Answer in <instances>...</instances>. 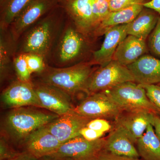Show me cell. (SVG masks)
Masks as SVG:
<instances>
[{"label": "cell", "mask_w": 160, "mask_h": 160, "mask_svg": "<svg viewBox=\"0 0 160 160\" xmlns=\"http://www.w3.org/2000/svg\"><path fill=\"white\" fill-rule=\"evenodd\" d=\"M59 117L51 112L41 111L29 107L15 108L6 114L3 121V128L12 142L22 145L32 132Z\"/></svg>", "instance_id": "1"}, {"label": "cell", "mask_w": 160, "mask_h": 160, "mask_svg": "<svg viewBox=\"0 0 160 160\" xmlns=\"http://www.w3.org/2000/svg\"><path fill=\"white\" fill-rule=\"evenodd\" d=\"M92 62L79 63L65 68L47 67L41 74V82L57 87L72 96L86 92V86L96 69Z\"/></svg>", "instance_id": "2"}, {"label": "cell", "mask_w": 160, "mask_h": 160, "mask_svg": "<svg viewBox=\"0 0 160 160\" xmlns=\"http://www.w3.org/2000/svg\"><path fill=\"white\" fill-rule=\"evenodd\" d=\"M60 22L54 15L41 19L26 32L20 53H34L46 58L50 53L60 31Z\"/></svg>", "instance_id": "3"}, {"label": "cell", "mask_w": 160, "mask_h": 160, "mask_svg": "<svg viewBox=\"0 0 160 160\" xmlns=\"http://www.w3.org/2000/svg\"><path fill=\"white\" fill-rule=\"evenodd\" d=\"M104 92L122 112H147L159 116L158 109L147 97L145 89L135 82L122 83Z\"/></svg>", "instance_id": "4"}, {"label": "cell", "mask_w": 160, "mask_h": 160, "mask_svg": "<svg viewBox=\"0 0 160 160\" xmlns=\"http://www.w3.org/2000/svg\"><path fill=\"white\" fill-rule=\"evenodd\" d=\"M129 82H135L134 78L129 69L127 66L112 60L106 66L96 69L89 78L86 93L89 95L106 91Z\"/></svg>", "instance_id": "5"}, {"label": "cell", "mask_w": 160, "mask_h": 160, "mask_svg": "<svg viewBox=\"0 0 160 160\" xmlns=\"http://www.w3.org/2000/svg\"><path fill=\"white\" fill-rule=\"evenodd\" d=\"M106 143V138L89 141L79 136L62 143L49 156L61 160H97Z\"/></svg>", "instance_id": "6"}, {"label": "cell", "mask_w": 160, "mask_h": 160, "mask_svg": "<svg viewBox=\"0 0 160 160\" xmlns=\"http://www.w3.org/2000/svg\"><path fill=\"white\" fill-rule=\"evenodd\" d=\"M73 110L88 118L117 119L123 112L105 92L89 95Z\"/></svg>", "instance_id": "7"}, {"label": "cell", "mask_w": 160, "mask_h": 160, "mask_svg": "<svg viewBox=\"0 0 160 160\" xmlns=\"http://www.w3.org/2000/svg\"><path fill=\"white\" fill-rule=\"evenodd\" d=\"M60 0H32L9 26L12 38L17 42L29 28L54 8Z\"/></svg>", "instance_id": "8"}, {"label": "cell", "mask_w": 160, "mask_h": 160, "mask_svg": "<svg viewBox=\"0 0 160 160\" xmlns=\"http://www.w3.org/2000/svg\"><path fill=\"white\" fill-rule=\"evenodd\" d=\"M40 108L62 116L74 108L71 96L54 86L41 82L33 84Z\"/></svg>", "instance_id": "9"}, {"label": "cell", "mask_w": 160, "mask_h": 160, "mask_svg": "<svg viewBox=\"0 0 160 160\" xmlns=\"http://www.w3.org/2000/svg\"><path fill=\"white\" fill-rule=\"evenodd\" d=\"M91 120L79 114L73 109L60 116L45 127L61 142L63 143L81 136V129L86 127L87 123Z\"/></svg>", "instance_id": "10"}, {"label": "cell", "mask_w": 160, "mask_h": 160, "mask_svg": "<svg viewBox=\"0 0 160 160\" xmlns=\"http://www.w3.org/2000/svg\"><path fill=\"white\" fill-rule=\"evenodd\" d=\"M57 49V58L63 66L73 62L82 53L86 38L70 24L67 25L61 34Z\"/></svg>", "instance_id": "11"}, {"label": "cell", "mask_w": 160, "mask_h": 160, "mask_svg": "<svg viewBox=\"0 0 160 160\" xmlns=\"http://www.w3.org/2000/svg\"><path fill=\"white\" fill-rule=\"evenodd\" d=\"M63 7L76 29L86 38L93 36L95 29L92 0H62Z\"/></svg>", "instance_id": "12"}, {"label": "cell", "mask_w": 160, "mask_h": 160, "mask_svg": "<svg viewBox=\"0 0 160 160\" xmlns=\"http://www.w3.org/2000/svg\"><path fill=\"white\" fill-rule=\"evenodd\" d=\"M2 101L10 109L33 106L40 108V104L36 93L33 83L18 80L12 83L3 91Z\"/></svg>", "instance_id": "13"}, {"label": "cell", "mask_w": 160, "mask_h": 160, "mask_svg": "<svg viewBox=\"0 0 160 160\" xmlns=\"http://www.w3.org/2000/svg\"><path fill=\"white\" fill-rule=\"evenodd\" d=\"M155 114L144 111L123 112L114 121L113 126L121 129L132 143L142 137Z\"/></svg>", "instance_id": "14"}, {"label": "cell", "mask_w": 160, "mask_h": 160, "mask_svg": "<svg viewBox=\"0 0 160 160\" xmlns=\"http://www.w3.org/2000/svg\"><path fill=\"white\" fill-rule=\"evenodd\" d=\"M62 144L44 126L29 135L22 145L25 151L39 159L50 156Z\"/></svg>", "instance_id": "15"}, {"label": "cell", "mask_w": 160, "mask_h": 160, "mask_svg": "<svg viewBox=\"0 0 160 160\" xmlns=\"http://www.w3.org/2000/svg\"><path fill=\"white\" fill-rule=\"evenodd\" d=\"M105 38L101 48L93 53L92 62L94 65L102 67L112 60L118 46L127 34V24L118 25L108 29L105 32Z\"/></svg>", "instance_id": "16"}, {"label": "cell", "mask_w": 160, "mask_h": 160, "mask_svg": "<svg viewBox=\"0 0 160 160\" xmlns=\"http://www.w3.org/2000/svg\"><path fill=\"white\" fill-rule=\"evenodd\" d=\"M127 67L138 84L157 85L160 83V59L144 55Z\"/></svg>", "instance_id": "17"}, {"label": "cell", "mask_w": 160, "mask_h": 160, "mask_svg": "<svg viewBox=\"0 0 160 160\" xmlns=\"http://www.w3.org/2000/svg\"><path fill=\"white\" fill-rule=\"evenodd\" d=\"M147 51L145 40L128 35L118 46L112 60L127 66L136 62Z\"/></svg>", "instance_id": "18"}, {"label": "cell", "mask_w": 160, "mask_h": 160, "mask_svg": "<svg viewBox=\"0 0 160 160\" xmlns=\"http://www.w3.org/2000/svg\"><path fill=\"white\" fill-rule=\"evenodd\" d=\"M134 144L121 129L113 126L106 138L105 150L116 155L139 158V154Z\"/></svg>", "instance_id": "19"}, {"label": "cell", "mask_w": 160, "mask_h": 160, "mask_svg": "<svg viewBox=\"0 0 160 160\" xmlns=\"http://www.w3.org/2000/svg\"><path fill=\"white\" fill-rule=\"evenodd\" d=\"M142 3L136 4L126 9L110 12L98 26L94 32L93 36L103 35L108 29L114 26L131 22L144 9Z\"/></svg>", "instance_id": "20"}, {"label": "cell", "mask_w": 160, "mask_h": 160, "mask_svg": "<svg viewBox=\"0 0 160 160\" xmlns=\"http://www.w3.org/2000/svg\"><path fill=\"white\" fill-rule=\"evenodd\" d=\"M160 16L152 9H143L133 21L127 24V34L146 41L155 27Z\"/></svg>", "instance_id": "21"}, {"label": "cell", "mask_w": 160, "mask_h": 160, "mask_svg": "<svg viewBox=\"0 0 160 160\" xmlns=\"http://www.w3.org/2000/svg\"><path fill=\"white\" fill-rule=\"evenodd\" d=\"M138 152L144 160H160V141L150 124L136 143Z\"/></svg>", "instance_id": "22"}, {"label": "cell", "mask_w": 160, "mask_h": 160, "mask_svg": "<svg viewBox=\"0 0 160 160\" xmlns=\"http://www.w3.org/2000/svg\"><path fill=\"white\" fill-rule=\"evenodd\" d=\"M0 29V76L2 82L8 75L12 64H13L16 42L12 38L9 30L7 31L8 29Z\"/></svg>", "instance_id": "23"}, {"label": "cell", "mask_w": 160, "mask_h": 160, "mask_svg": "<svg viewBox=\"0 0 160 160\" xmlns=\"http://www.w3.org/2000/svg\"><path fill=\"white\" fill-rule=\"evenodd\" d=\"M32 0H4L1 2L0 29H8Z\"/></svg>", "instance_id": "24"}, {"label": "cell", "mask_w": 160, "mask_h": 160, "mask_svg": "<svg viewBox=\"0 0 160 160\" xmlns=\"http://www.w3.org/2000/svg\"><path fill=\"white\" fill-rule=\"evenodd\" d=\"M92 10L95 31L99 25L111 12L109 0H92Z\"/></svg>", "instance_id": "25"}, {"label": "cell", "mask_w": 160, "mask_h": 160, "mask_svg": "<svg viewBox=\"0 0 160 160\" xmlns=\"http://www.w3.org/2000/svg\"><path fill=\"white\" fill-rule=\"evenodd\" d=\"M13 66L18 80L23 82H30L31 73L29 71L26 58V55L20 53L14 58Z\"/></svg>", "instance_id": "26"}, {"label": "cell", "mask_w": 160, "mask_h": 160, "mask_svg": "<svg viewBox=\"0 0 160 160\" xmlns=\"http://www.w3.org/2000/svg\"><path fill=\"white\" fill-rule=\"evenodd\" d=\"M148 47L152 54L160 59V16L154 29L149 35Z\"/></svg>", "instance_id": "27"}, {"label": "cell", "mask_w": 160, "mask_h": 160, "mask_svg": "<svg viewBox=\"0 0 160 160\" xmlns=\"http://www.w3.org/2000/svg\"><path fill=\"white\" fill-rule=\"evenodd\" d=\"M25 55L28 68L31 74L33 73H41L44 71L46 67L44 58L34 53H26Z\"/></svg>", "instance_id": "28"}, {"label": "cell", "mask_w": 160, "mask_h": 160, "mask_svg": "<svg viewBox=\"0 0 160 160\" xmlns=\"http://www.w3.org/2000/svg\"><path fill=\"white\" fill-rule=\"evenodd\" d=\"M139 85L146 90L147 97L158 109L160 117V86L154 84Z\"/></svg>", "instance_id": "29"}, {"label": "cell", "mask_w": 160, "mask_h": 160, "mask_svg": "<svg viewBox=\"0 0 160 160\" xmlns=\"http://www.w3.org/2000/svg\"><path fill=\"white\" fill-rule=\"evenodd\" d=\"M20 153L9 145L5 137H1L0 139V160L12 159L17 157Z\"/></svg>", "instance_id": "30"}, {"label": "cell", "mask_w": 160, "mask_h": 160, "mask_svg": "<svg viewBox=\"0 0 160 160\" xmlns=\"http://www.w3.org/2000/svg\"><path fill=\"white\" fill-rule=\"evenodd\" d=\"M144 0H109V9L111 12L126 9L136 4L142 3Z\"/></svg>", "instance_id": "31"}, {"label": "cell", "mask_w": 160, "mask_h": 160, "mask_svg": "<svg viewBox=\"0 0 160 160\" xmlns=\"http://www.w3.org/2000/svg\"><path fill=\"white\" fill-rule=\"evenodd\" d=\"M86 127L104 132L110 131L112 128V126L109 121L102 118H96L91 120L87 123Z\"/></svg>", "instance_id": "32"}, {"label": "cell", "mask_w": 160, "mask_h": 160, "mask_svg": "<svg viewBox=\"0 0 160 160\" xmlns=\"http://www.w3.org/2000/svg\"><path fill=\"white\" fill-rule=\"evenodd\" d=\"M105 132L97 131L87 127H84L80 132V135L89 141L97 140L102 137Z\"/></svg>", "instance_id": "33"}, {"label": "cell", "mask_w": 160, "mask_h": 160, "mask_svg": "<svg viewBox=\"0 0 160 160\" xmlns=\"http://www.w3.org/2000/svg\"><path fill=\"white\" fill-rule=\"evenodd\" d=\"M97 160H141L139 158L128 157L121 156L112 154L108 152H102L98 157Z\"/></svg>", "instance_id": "34"}, {"label": "cell", "mask_w": 160, "mask_h": 160, "mask_svg": "<svg viewBox=\"0 0 160 160\" xmlns=\"http://www.w3.org/2000/svg\"><path fill=\"white\" fill-rule=\"evenodd\" d=\"M142 4L145 8L154 10L160 16V0H151L147 2L143 3Z\"/></svg>", "instance_id": "35"}, {"label": "cell", "mask_w": 160, "mask_h": 160, "mask_svg": "<svg viewBox=\"0 0 160 160\" xmlns=\"http://www.w3.org/2000/svg\"><path fill=\"white\" fill-rule=\"evenodd\" d=\"M152 125L154 128L155 132L160 141V117L157 115L153 117Z\"/></svg>", "instance_id": "36"}, {"label": "cell", "mask_w": 160, "mask_h": 160, "mask_svg": "<svg viewBox=\"0 0 160 160\" xmlns=\"http://www.w3.org/2000/svg\"><path fill=\"white\" fill-rule=\"evenodd\" d=\"M8 160H39L27 152H20V154L14 158Z\"/></svg>", "instance_id": "37"}, {"label": "cell", "mask_w": 160, "mask_h": 160, "mask_svg": "<svg viewBox=\"0 0 160 160\" xmlns=\"http://www.w3.org/2000/svg\"><path fill=\"white\" fill-rule=\"evenodd\" d=\"M39 160H61L58 159L56 158L52 157L50 156L45 157L39 159Z\"/></svg>", "instance_id": "38"}, {"label": "cell", "mask_w": 160, "mask_h": 160, "mask_svg": "<svg viewBox=\"0 0 160 160\" xmlns=\"http://www.w3.org/2000/svg\"><path fill=\"white\" fill-rule=\"evenodd\" d=\"M3 1H4V0H0V3L2 2Z\"/></svg>", "instance_id": "39"}, {"label": "cell", "mask_w": 160, "mask_h": 160, "mask_svg": "<svg viewBox=\"0 0 160 160\" xmlns=\"http://www.w3.org/2000/svg\"><path fill=\"white\" fill-rule=\"evenodd\" d=\"M157 85H159V86H160V83H159V84H157Z\"/></svg>", "instance_id": "40"}]
</instances>
